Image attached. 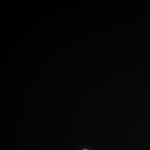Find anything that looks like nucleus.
Returning a JSON list of instances; mask_svg holds the SVG:
<instances>
[{"mask_svg": "<svg viewBox=\"0 0 150 150\" xmlns=\"http://www.w3.org/2000/svg\"></svg>", "mask_w": 150, "mask_h": 150, "instance_id": "f257e3e1", "label": "nucleus"}]
</instances>
